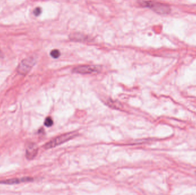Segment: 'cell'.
Here are the masks:
<instances>
[{
	"mask_svg": "<svg viewBox=\"0 0 196 195\" xmlns=\"http://www.w3.org/2000/svg\"><path fill=\"white\" fill-rule=\"evenodd\" d=\"M138 3L141 6L150 8L159 14H168L171 12L170 6L162 3L146 0H139Z\"/></svg>",
	"mask_w": 196,
	"mask_h": 195,
	"instance_id": "cell-1",
	"label": "cell"
},
{
	"mask_svg": "<svg viewBox=\"0 0 196 195\" xmlns=\"http://www.w3.org/2000/svg\"><path fill=\"white\" fill-rule=\"evenodd\" d=\"M77 136H78V133L76 132H69V133L63 134L58 137H56L55 139L46 143L44 145V148L46 149H49L52 148H55L57 146L60 145V144H62L70 140L75 138Z\"/></svg>",
	"mask_w": 196,
	"mask_h": 195,
	"instance_id": "cell-2",
	"label": "cell"
},
{
	"mask_svg": "<svg viewBox=\"0 0 196 195\" xmlns=\"http://www.w3.org/2000/svg\"><path fill=\"white\" fill-rule=\"evenodd\" d=\"M36 58L32 56L22 60L17 67V73L23 76L27 75L36 64Z\"/></svg>",
	"mask_w": 196,
	"mask_h": 195,
	"instance_id": "cell-3",
	"label": "cell"
},
{
	"mask_svg": "<svg viewBox=\"0 0 196 195\" xmlns=\"http://www.w3.org/2000/svg\"><path fill=\"white\" fill-rule=\"evenodd\" d=\"M102 67L98 65H81L73 69L72 72L82 75H91L99 73Z\"/></svg>",
	"mask_w": 196,
	"mask_h": 195,
	"instance_id": "cell-4",
	"label": "cell"
},
{
	"mask_svg": "<svg viewBox=\"0 0 196 195\" xmlns=\"http://www.w3.org/2000/svg\"><path fill=\"white\" fill-rule=\"evenodd\" d=\"M33 181V179L30 177H23L21 178H13L7 179L5 180L0 181V184H5V185H15L20 184L21 183H26V182H31Z\"/></svg>",
	"mask_w": 196,
	"mask_h": 195,
	"instance_id": "cell-5",
	"label": "cell"
},
{
	"mask_svg": "<svg viewBox=\"0 0 196 195\" xmlns=\"http://www.w3.org/2000/svg\"><path fill=\"white\" fill-rule=\"evenodd\" d=\"M38 153V148L36 144L29 142L27 145L25 151V156L29 160H33L37 156Z\"/></svg>",
	"mask_w": 196,
	"mask_h": 195,
	"instance_id": "cell-6",
	"label": "cell"
},
{
	"mask_svg": "<svg viewBox=\"0 0 196 195\" xmlns=\"http://www.w3.org/2000/svg\"><path fill=\"white\" fill-rule=\"evenodd\" d=\"M69 39L74 41H89L90 37L84 34L80 33H74L69 35Z\"/></svg>",
	"mask_w": 196,
	"mask_h": 195,
	"instance_id": "cell-7",
	"label": "cell"
},
{
	"mask_svg": "<svg viewBox=\"0 0 196 195\" xmlns=\"http://www.w3.org/2000/svg\"><path fill=\"white\" fill-rule=\"evenodd\" d=\"M107 104L111 108L117 109H121L123 107L121 103H119L118 101L113 100L112 99H109L107 102Z\"/></svg>",
	"mask_w": 196,
	"mask_h": 195,
	"instance_id": "cell-8",
	"label": "cell"
},
{
	"mask_svg": "<svg viewBox=\"0 0 196 195\" xmlns=\"http://www.w3.org/2000/svg\"><path fill=\"white\" fill-rule=\"evenodd\" d=\"M54 124V121L51 117H48L46 118L44 121V125L47 127H51Z\"/></svg>",
	"mask_w": 196,
	"mask_h": 195,
	"instance_id": "cell-9",
	"label": "cell"
},
{
	"mask_svg": "<svg viewBox=\"0 0 196 195\" xmlns=\"http://www.w3.org/2000/svg\"><path fill=\"white\" fill-rule=\"evenodd\" d=\"M50 55L54 58H58L61 55V53L59 50L54 49L51 52Z\"/></svg>",
	"mask_w": 196,
	"mask_h": 195,
	"instance_id": "cell-10",
	"label": "cell"
},
{
	"mask_svg": "<svg viewBox=\"0 0 196 195\" xmlns=\"http://www.w3.org/2000/svg\"><path fill=\"white\" fill-rule=\"evenodd\" d=\"M42 10L41 9L40 7H37L36 8L34 9V11H33V14H34V16H39L40 15V14L41 13Z\"/></svg>",
	"mask_w": 196,
	"mask_h": 195,
	"instance_id": "cell-11",
	"label": "cell"
},
{
	"mask_svg": "<svg viewBox=\"0 0 196 195\" xmlns=\"http://www.w3.org/2000/svg\"><path fill=\"white\" fill-rule=\"evenodd\" d=\"M2 56H3V55H2V52H1V51H0V57H2Z\"/></svg>",
	"mask_w": 196,
	"mask_h": 195,
	"instance_id": "cell-12",
	"label": "cell"
}]
</instances>
